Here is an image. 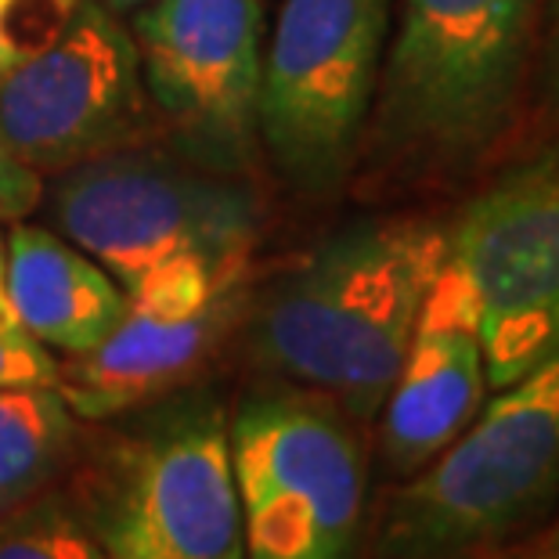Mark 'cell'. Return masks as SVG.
<instances>
[{
  "mask_svg": "<svg viewBox=\"0 0 559 559\" xmlns=\"http://www.w3.org/2000/svg\"><path fill=\"white\" fill-rule=\"evenodd\" d=\"M0 559H109L69 502L37 498L0 516Z\"/></svg>",
  "mask_w": 559,
  "mask_h": 559,
  "instance_id": "obj_15",
  "label": "cell"
},
{
  "mask_svg": "<svg viewBox=\"0 0 559 559\" xmlns=\"http://www.w3.org/2000/svg\"><path fill=\"white\" fill-rule=\"evenodd\" d=\"M448 260L477 300L487 386L559 347V145L498 177L448 228Z\"/></svg>",
  "mask_w": 559,
  "mask_h": 559,
  "instance_id": "obj_9",
  "label": "cell"
},
{
  "mask_svg": "<svg viewBox=\"0 0 559 559\" xmlns=\"http://www.w3.org/2000/svg\"><path fill=\"white\" fill-rule=\"evenodd\" d=\"M228 440L242 559H358L368 466L340 404L293 383L260 390Z\"/></svg>",
  "mask_w": 559,
  "mask_h": 559,
  "instance_id": "obj_6",
  "label": "cell"
},
{
  "mask_svg": "<svg viewBox=\"0 0 559 559\" xmlns=\"http://www.w3.org/2000/svg\"><path fill=\"white\" fill-rule=\"evenodd\" d=\"M444 260L448 228L426 217L350 224L253 289L239 325L246 354L350 419H376Z\"/></svg>",
  "mask_w": 559,
  "mask_h": 559,
  "instance_id": "obj_1",
  "label": "cell"
},
{
  "mask_svg": "<svg viewBox=\"0 0 559 559\" xmlns=\"http://www.w3.org/2000/svg\"><path fill=\"white\" fill-rule=\"evenodd\" d=\"M549 98L559 112V0L549 8Z\"/></svg>",
  "mask_w": 559,
  "mask_h": 559,
  "instance_id": "obj_20",
  "label": "cell"
},
{
  "mask_svg": "<svg viewBox=\"0 0 559 559\" xmlns=\"http://www.w3.org/2000/svg\"><path fill=\"white\" fill-rule=\"evenodd\" d=\"M76 4L80 0H0V80L40 55L66 29Z\"/></svg>",
  "mask_w": 559,
  "mask_h": 559,
  "instance_id": "obj_16",
  "label": "cell"
},
{
  "mask_svg": "<svg viewBox=\"0 0 559 559\" xmlns=\"http://www.w3.org/2000/svg\"><path fill=\"white\" fill-rule=\"evenodd\" d=\"M58 361L29 332L0 336V386H55Z\"/></svg>",
  "mask_w": 559,
  "mask_h": 559,
  "instance_id": "obj_17",
  "label": "cell"
},
{
  "mask_svg": "<svg viewBox=\"0 0 559 559\" xmlns=\"http://www.w3.org/2000/svg\"><path fill=\"white\" fill-rule=\"evenodd\" d=\"M542 545H552V552H542L538 559H559V531L552 534V538H549V542H542Z\"/></svg>",
  "mask_w": 559,
  "mask_h": 559,
  "instance_id": "obj_22",
  "label": "cell"
},
{
  "mask_svg": "<svg viewBox=\"0 0 559 559\" xmlns=\"http://www.w3.org/2000/svg\"><path fill=\"white\" fill-rule=\"evenodd\" d=\"M394 4V40L372 102L376 141L397 159H473L509 123L538 0Z\"/></svg>",
  "mask_w": 559,
  "mask_h": 559,
  "instance_id": "obj_3",
  "label": "cell"
},
{
  "mask_svg": "<svg viewBox=\"0 0 559 559\" xmlns=\"http://www.w3.org/2000/svg\"><path fill=\"white\" fill-rule=\"evenodd\" d=\"M487 365L477 300L462 271L444 260L423 300L397 379L383 401V459L412 477L444 451L480 412Z\"/></svg>",
  "mask_w": 559,
  "mask_h": 559,
  "instance_id": "obj_12",
  "label": "cell"
},
{
  "mask_svg": "<svg viewBox=\"0 0 559 559\" xmlns=\"http://www.w3.org/2000/svg\"><path fill=\"white\" fill-rule=\"evenodd\" d=\"M15 332H26L19 325L15 307H11V293H8V235L0 231V336H15Z\"/></svg>",
  "mask_w": 559,
  "mask_h": 559,
  "instance_id": "obj_19",
  "label": "cell"
},
{
  "mask_svg": "<svg viewBox=\"0 0 559 559\" xmlns=\"http://www.w3.org/2000/svg\"><path fill=\"white\" fill-rule=\"evenodd\" d=\"M44 206L55 231L123 289L174 257H199L217 271L249 267L264 228V202L246 174L152 141L62 170Z\"/></svg>",
  "mask_w": 559,
  "mask_h": 559,
  "instance_id": "obj_4",
  "label": "cell"
},
{
  "mask_svg": "<svg viewBox=\"0 0 559 559\" xmlns=\"http://www.w3.org/2000/svg\"><path fill=\"white\" fill-rule=\"evenodd\" d=\"M559 498V347L440 455L412 473L379 527L376 559H477L542 520Z\"/></svg>",
  "mask_w": 559,
  "mask_h": 559,
  "instance_id": "obj_2",
  "label": "cell"
},
{
  "mask_svg": "<svg viewBox=\"0 0 559 559\" xmlns=\"http://www.w3.org/2000/svg\"><path fill=\"white\" fill-rule=\"evenodd\" d=\"M76 415L55 386H0V516L33 506L76 455Z\"/></svg>",
  "mask_w": 559,
  "mask_h": 559,
  "instance_id": "obj_14",
  "label": "cell"
},
{
  "mask_svg": "<svg viewBox=\"0 0 559 559\" xmlns=\"http://www.w3.org/2000/svg\"><path fill=\"white\" fill-rule=\"evenodd\" d=\"M105 8L116 11V15H134V11H141L148 4V0H102Z\"/></svg>",
  "mask_w": 559,
  "mask_h": 559,
  "instance_id": "obj_21",
  "label": "cell"
},
{
  "mask_svg": "<svg viewBox=\"0 0 559 559\" xmlns=\"http://www.w3.org/2000/svg\"><path fill=\"white\" fill-rule=\"evenodd\" d=\"M73 509L109 559H242L224 408L185 397L152 412L102 451Z\"/></svg>",
  "mask_w": 559,
  "mask_h": 559,
  "instance_id": "obj_5",
  "label": "cell"
},
{
  "mask_svg": "<svg viewBox=\"0 0 559 559\" xmlns=\"http://www.w3.org/2000/svg\"><path fill=\"white\" fill-rule=\"evenodd\" d=\"M253 275L174 257L127 289L123 318L98 347L58 365L55 390L76 419H112L145 408L188 383L242 325Z\"/></svg>",
  "mask_w": 559,
  "mask_h": 559,
  "instance_id": "obj_11",
  "label": "cell"
},
{
  "mask_svg": "<svg viewBox=\"0 0 559 559\" xmlns=\"http://www.w3.org/2000/svg\"><path fill=\"white\" fill-rule=\"evenodd\" d=\"M159 130L134 33L102 0H80L66 29L0 80V138L40 177L148 145Z\"/></svg>",
  "mask_w": 559,
  "mask_h": 559,
  "instance_id": "obj_8",
  "label": "cell"
},
{
  "mask_svg": "<svg viewBox=\"0 0 559 559\" xmlns=\"http://www.w3.org/2000/svg\"><path fill=\"white\" fill-rule=\"evenodd\" d=\"M44 202V177L29 170L0 138V221H22Z\"/></svg>",
  "mask_w": 559,
  "mask_h": 559,
  "instance_id": "obj_18",
  "label": "cell"
},
{
  "mask_svg": "<svg viewBox=\"0 0 559 559\" xmlns=\"http://www.w3.org/2000/svg\"><path fill=\"white\" fill-rule=\"evenodd\" d=\"M394 0H285L264 51L257 127L285 185L347 181L372 116Z\"/></svg>",
  "mask_w": 559,
  "mask_h": 559,
  "instance_id": "obj_7",
  "label": "cell"
},
{
  "mask_svg": "<svg viewBox=\"0 0 559 559\" xmlns=\"http://www.w3.org/2000/svg\"><path fill=\"white\" fill-rule=\"evenodd\" d=\"M130 33L170 145L249 177L260 148L264 0H148L130 15Z\"/></svg>",
  "mask_w": 559,
  "mask_h": 559,
  "instance_id": "obj_10",
  "label": "cell"
},
{
  "mask_svg": "<svg viewBox=\"0 0 559 559\" xmlns=\"http://www.w3.org/2000/svg\"><path fill=\"white\" fill-rule=\"evenodd\" d=\"M8 293L19 325L66 358L94 350L123 318L127 289L58 231L19 224L8 235Z\"/></svg>",
  "mask_w": 559,
  "mask_h": 559,
  "instance_id": "obj_13",
  "label": "cell"
}]
</instances>
